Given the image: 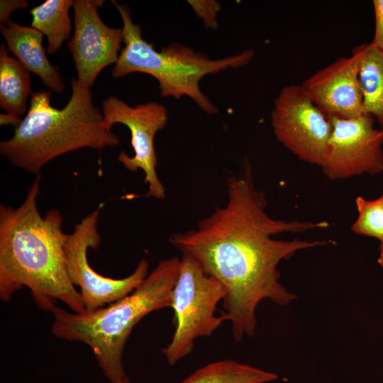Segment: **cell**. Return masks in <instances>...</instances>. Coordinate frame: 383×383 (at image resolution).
Returning <instances> with one entry per match:
<instances>
[{
	"label": "cell",
	"instance_id": "1",
	"mask_svg": "<svg viewBox=\"0 0 383 383\" xmlns=\"http://www.w3.org/2000/svg\"><path fill=\"white\" fill-rule=\"evenodd\" d=\"M228 201L201 219L196 228L172 234L170 243L195 260L227 291L221 315L231 321L235 341L255 333L256 308L264 299L285 306L296 296L279 282L277 266L299 250L325 240H282L274 235L328 226L326 221H286L266 211L265 192L253 182L250 167L241 177L228 179Z\"/></svg>",
	"mask_w": 383,
	"mask_h": 383
},
{
	"label": "cell",
	"instance_id": "2",
	"mask_svg": "<svg viewBox=\"0 0 383 383\" xmlns=\"http://www.w3.org/2000/svg\"><path fill=\"white\" fill-rule=\"evenodd\" d=\"M40 179L37 174L18 207L0 205V298L9 301L26 287L43 311L51 312L60 301L73 312H84L67 270L68 234L62 231V214L52 209L42 217L38 211Z\"/></svg>",
	"mask_w": 383,
	"mask_h": 383
},
{
	"label": "cell",
	"instance_id": "3",
	"mask_svg": "<svg viewBox=\"0 0 383 383\" xmlns=\"http://www.w3.org/2000/svg\"><path fill=\"white\" fill-rule=\"evenodd\" d=\"M71 96L60 109L51 106V92H32L26 116L13 135L0 142V153L11 164L39 174L52 160L69 152L117 145L120 138L104 123L90 87L72 77Z\"/></svg>",
	"mask_w": 383,
	"mask_h": 383
},
{
	"label": "cell",
	"instance_id": "4",
	"mask_svg": "<svg viewBox=\"0 0 383 383\" xmlns=\"http://www.w3.org/2000/svg\"><path fill=\"white\" fill-rule=\"evenodd\" d=\"M179 267L177 257L162 260L131 294L91 311L69 312L55 307L52 333L88 345L108 380L121 383L128 378L123 354L133 328L147 314L171 306Z\"/></svg>",
	"mask_w": 383,
	"mask_h": 383
},
{
	"label": "cell",
	"instance_id": "5",
	"mask_svg": "<svg viewBox=\"0 0 383 383\" xmlns=\"http://www.w3.org/2000/svg\"><path fill=\"white\" fill-rule=\"evenodd\" d=\"M111 2L122 18L125 44L111 76L121 78L134 72L150 74L157 80L162 96L179 99L187 96L206 113H218L216 106L201 91V79L206 74L246 65L253 58V50L217 60L177 43L157 51L143 38L140 26L133 23L128 6L114 0Z\"/></svg>",
	"mask_w": 383,
	"mask_h": 383
},
{
	"label": "cell",
	"instance_id": "6",
	"mask_svg": "<svg viewBox=\"0 0 383 383\" xmlns=\"http://www.w3.org/2000/svg\"><path fill=\"white\" fill-rule=\"evenodd\" d=\"M226 294L223 284L208 275L196 260L182 255L170 306L175 329L162 350L170 365L189 355L197 338L210 336L221 326L225 320L215 312Z\"/></svg>",
	"mask_w": 383,
	"mask_h": 383
},
{
	"label": "cell",
	"instance_id": "7",
	"mask_svg": "<svg viewBox=\"0 0 383 383\" xmlns=\"http://www.w3.org/2000/svg\"><path fill=\"white\" fill-rule=\"evenodd\" d=\"M99 213L94 211L75 224L65 245L67 273L73 285L80 289L86 311L116 301L131 294L148 275V261L144 257L133 272L123 279L97 273L89 264L87 252L101 243L97 230Z\"/></svg>",
	"mask_w": 383,
	"mask_h": 383
},
{
	"label": "cell",
	"instance_id": "8",
	"mask_svg": "<svg viewBox=\"0 0 383 383\" xmlns=\"http://www.w3.org/2000/svg\"><path fill=\"white\" fill-rule=\"evenodd\" d=\"M274 135L300 160L321 166L332 131L330 118L301 85L282 89L271 113Z\"/></svg>",
	"mask_w": 383,
	"mask_h": 383
},
{
	"label": "cell",
	"instance_id": "9",
	"mask_svg": "<svg viewBox=\"0 0 383 383\" xmlns=\"http://www.w3.org/2000/svg\"><path fill=\"white\" fill-rule=\"evenodd\" d=\"M101 111L104 125L108 129L111 130L115 123H121L130 130L134 155L130 157L122 150L118 160L131 172L139 169L143 171L144 182L148 185L145 196L164 199L165 189L156 172L157 157L154 139L156 133L167 125L168 111L166 107L156 101L131 106L112 95L103 101Z\"/></svg>",
	"mask_w": 383,
	"mask_h": 383
},
{
	"label": "cell",
	"instance_id": "10",
	"mask_svg": "<svg viewBox=\"0 0 383 383\" xmlns=\"http://www.w3.org/2000/svg\"><path fill=\"white\" fill-rule=\"evenodd\" d=\"M332 131L323 162V173L336 180L383 171V131L375 128L370 115L353 118L329 117Z\"/></svg>",
	"mask_w": 383,
	"mask_h": 383
},
{
	"label": "cell",
	"instance_id": "11",
	"mask_svg": "<svg viewBox=\"0 0 383 383\" xmlns=\"http://www.w3.org/2000/svg\"><path fill=\"white\" fill-rule=\"evenodd\" d=\"M104 0H75L74 34L67 46L75 65L79 82L91 87L99 74L118 61L122 29L107 26L100 18L98 8Z\"/></svg>",
	"mask_w": 383,
	"mask_h": 383
},
{
	"label": "cell",
	"instance_id": "12",
	"mask_svg": "<svg viewBox=\"0 0 383 383\" xmlns=\"http://www.w3.org/2000/svg\"><path fill=\"white\" fill-rule=\"evenodd\" d=\"M301 86L328 118H353L364 115L358 62L353 54L316 71Z\"/></svg>",
	"mask_w": 383,
	"mask_h": 383
},
{
	"label": "cell",
	"instance_id": "13",
	"mask_svg": "<svg viewBox=\"0 0 383 383\" xmlns=\"http://www.w3.org/2000/svg\"><path fill=\"white\" fill-rule=\"evenodd\" d=\"M7 49L30 72L37 74L50 90L62 93L64 80L57 67L49 62L42 45L44 35L38 30L16 22L0 26Z\"/></svg>",
	"mask_w": 383,
	"mask_h": 383
},
{
	"label": "cell",
	"instance_id": "14",
	"mask_svg": "<svg viewBox=\"0 0 383 383\" xmlns=\"http://www.w3.org/2000/svg\"><path fill=\"white\" fill-rule=\"evenodd\" d=\"M358 62L363 113L371 116L383 131V50L372 43L353 48Z\"/></svg>",
	"mask_w": 383,
	"mask_h": 383
},
{
	"label": "cell",
	"instance_id": "15",
	"mask_svg": "<svg viewBox=\"0 0 383 383\" xmlns=\"http://www.w3.org/2000/svg\"><path fill=\"white\" fill-rule=\"evenodd\" d=\"M4 43L0 45V106L7 113L21 116L28 111V97L32 94L28 72L9 55Z\"/></svg>",
	"mask_w": 383,
	"mask_h": 383
},
{
	"label": "cell",
	"instance_id": "16",
	"mask_svg": "<svg viewBox=\"0 0 383 383\" xmlns=\"http://www.w3.org/2000/svg\"><path fill=\"white\" fill-rule=\"evenodd\" d=\"M73 3L72 0H47L30 10L31 27L47 37V52L50 55H54L70 38L72 21L69 11Z\"/></svg>",
	"mask_w": 383,
	"mask_h": 383
},
{
	"label": "cell",
	"instance_id": "17",
	"mask_svg": "<svg viewBox=\"0 0 383 383\" xmlns=\"http://www.w3.org/2000/svg\"><path fill=\"white\" fill-rule=\"evenodd\" d=\"M277 375L233 360L211 362L196 370L181 383H265ZM121 383H131L128 378Z\"/></svg>",
	"mask_w": 383,
	"mask_h": 383
},
{
	"label": "cell",
	"instance_id": "18",
	"mask_svg": "<svg viewBox=\"0 0 383 383\" xmlns=\"http://www.w3.org/2000/svg\"><path fill=\"white\" fill-rule=\"evenodd\" d=\"M357 218L351 226L357 234L381 240L383 238V194L374 200L355 199Z\"/></svg>",
	"mask_w": 383,
	"mask_h": 383
},
{
	"label": "cell",
	"instance_id": "19",
	"mask_svg": "<svg viewBox=\"0 0 383 383\" xmlns=\"http://www.w3.org/2000/svg\"><path fill=\"white\" fill-rule=\"evenodd\" d=\"M188 3L196 16L203 20L206 28L211 29L218 28L216 17L221 10V4L218 1L215 0H189Z\"/></svg>",
	"mask_w": 383,
	"mask_h": 383
},
{
	"label": "cell",
	"instance_id": "20",
	"mask_svg": "<svg viewBox=\"0 0 383 383\" xmlns=\"http://www.w3.org/2000/svg\"><path fill=\"white\" fill-rule=\"evenodd\" d=\"M375 29L373 40L371 42L374 46L383 50V0H374L372 1Z\"/></svg>",
	"mask_w": 383,
	"mask_h": 383
},
{
	"label": "cell",
	"instance_id": "21",
	"mask_svg": "<svg viewBox=\"0 0 383 383\" xmlns=\"http://www.w3.org/2000/svg\"><path fill=\"white\" fill-rule=\"evenodd\" d=\"M27 0H1L0 1V23L1 25L6 26L10 21L11 14L17 9H26L28 7Z\"/></svg>",
	"mask_w": 383,
	"mask_h": 383
},
{
	"label": "cell",
	"instance_id": "22",
	"mask_svg": "<svg viewBox=\"0 0 383 383\" xmlns=\"http://www.w3.org/2000/svg\"><path fill=\"white\" fill-rule=\"evenodd\" d=\"M22 119L21 116L7 113L0 114L1 125H12L14 128H16L21 123Z\"/></svg>",
	"mask_w": 383,
	"mask_h": 383
},
{
	"label": "cell",
	"instance_id": "23",
	"mask_svg": "<svg viewBox=\"0 0 383 383\" xmlns=\"http://www.w3.org/2000/svg\"><path fill=\"white\" fill-rule=\"evenodd\" d=\"M381 243L379 245V255L378 257V263L383 268V238L380 240Z\"/></svg>",
	"mask_w": 383,
	"mask_h": 383
}]
</instances>
